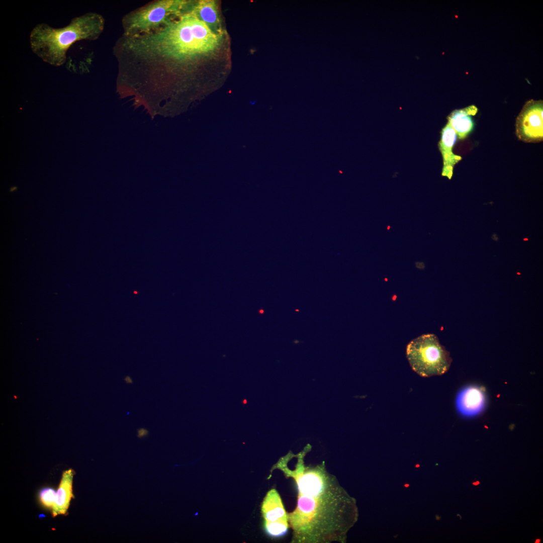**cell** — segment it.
<instances>
[{"label":"cell","mask_w":543,"mask_h":543,"mask_svg":"<svg viewBox=\"0 0 543 543\" xmlns=\"http://www.w3.org/2000/svg\"><path fill=\"white\" fill-rule=\"evenodd\" d=\"M105 20L101 14L88 12L72 18L66 26L55 28L45 23L32 29L29 37L32 52L44 62L60 66L66 60V53L74 43L95 41L103 33Z\"/></svg>","instance_id":"7a4b0ae2"},{"label":"cell","mask_w":543,"mask_h":543,"mask_svg":"<svg viewBox=\"0 0 543 543\" xmlns=\"http://www.w3.org/2000/svg\"><path fill=\"white\" fill-rule=\"evenodd\" d=\"M477 109L474 106L452 111L447 117L448 123L456 132L459 138H464L473 128L471 115L475 114Z\"/></svg>","instance_id":"8fae6325"},{"label":"cell","mask_w":543,"mask_h":543,"mask_svg":"<svg viewBox=\"0 0 543 543\" xmlns=\"http://www.w3.org/2000/svg\"><path fill=\"white\" fill-rule=\"evenodd\" d=\"M74 472L72 469L64 471L62 476L61 482L56 494L54 504L52 508L54 517L65 514L70 505V502L73 497L72 481Z\"/></svg>","instance_id":"30bf717a"},{"label":"cell","mask_w":543,"mask_h":543,"mask_svg":"<svg viewBox=\"0 0 543 543\" xmlns=\"http://www.w3.org/2000/svg\"><path fill=\"white\" fill-rule=\"evenodd\" d=\"M540 541H541V539L540 538H538L536 539L535 541H534V543H539V542H540Z\"/></svg>","instance_id":"2e32d148"},{"label":"cell","mask_w":543,"mask_h":543,"mask_svg":"<svg viewBox=\"0 0 543 543\" xmlns=\"http://www.w3.org/2000/svg\"><path fill=\"white\" fill-rule=\"evenodd\" d=\"M190 11L204 22L213 32L222 35L220 19L215 1H193Z\"/></svg>","instance_id":"9c48e42d"},{"label":"cell","mask_w":543,"mask_h":543,"mask_svg":"<svg viewBox=\"0 0 543 543\" xmlns=\"http://www.w3.org/2000/svg\"><path fill=\"white\" fill-rule=\"evenodd\" d=\"M472 484H473V485H475V486H477V485H479V484H480V482H479V481H476V482H473V483H472Z\"/></svg>","instance_id":"9a60e30c"},{"label":"cell","mask_w":543,"mask_h":543,"mask_svg":"<svg viewBox=\"0 0 543 543\" xmlns=\"http://www.w3.org/2000/svg\"><path fill=\"white\" fill-rule=\"evenodd\" d=\"M123 380L127 384H131L133 383L132 378L129 376H126Z\"/></svg>","instance_id":"5bb4252c"},{"label":"cell","mask_w":543,"mask_h":543,"mask_svg":"<svg viewBox=\"0 0 543 543\" xmlns=\"http://www.w3.org/2000/svg\"><path fill=\"white\" fill-rule=\"evenodd\" d=\"M542 127V101L531 100L524 105L516 118V136L526 143L540 142Z\"/></svg>","instance_id":"5b68a950"},{"label":"cell","mask_w":543,"mask_h":543,"mask_svg":"<svg viewBox=\"0 0 543 543\" xmlns=\"http://www.w3.org/2000/svg\"><path fill=\"white\" fill-rule=\"evenodd\" d=\"M458 412L466 417L480 414L486 404L485 392L480 387L470 386L462 389L457 394L456 400Z\"/></svg>","instance_id":"52a82bcc"},{"label":"cell","mask_w":543,"mask_h":543,"mask_svg":"<svg viewBox=\"0 0 543 543\" xmlns=\"http://www.w3.org/2000/svg\"><path fill=\"white\" fill-rule=\"evenodd\" d=\"M192 2L157 0L132 11L122 19V35L134 36L156 32L189 12Z\"/></svg>","instance_id":"3957f363"},{"label":"cell","mask_w":543,"mask_h":543,"mask_svg":"<svg viewBox=\"0 0 543 543\" xmlns=\"http://www.w3.org/2000/svg\"><path fill=\"white\" fill-rule=\"evenodd\" d=\"M56 492L50 488L42 489L39 494L42 503L47 508H52L55 500Z\"/></svg>","instance_id":"7c38bea8"},{"label":"cell","mask_w":543,"mask_h":543,"mask_svg":"<svg viewBox=\"0 0 543 543\" xmlns=\"http://www.w3.org/2000/svg\"><path fill=\"white\" fill-rule=\"evenodd\" d=\"M310 445L295 455L297 463L289 468L281 458L274 469L282 470L296 483L298 494L296 508L287 513L293 543L343 542L347 529L346 515L351 500L335 477L329 473L324 462L306 466L304 457Z\"/></svg>","instance_id":"6da1fadb"},{"label":"cell","mask_w":543,"mask_h":543,"mask_svg":"<svg viewBox=\"0 0 543 543\" xmlns=\"http://www.w3.org/2000/svg\"><path fill=\"white\" fill-rule=\"evenodd\" d=\"M457 515H458V516H459L460 517V518H461V519L462 518V517H461V516L459 515V514H458Z\"/></svg>","instance_id":"e0dca14e"},{"label":"cell","mask_w":543,"mask_h":543,"mask_svg":"<svg viewBox=\"0 0 543 543\" xmlns=\"http://www.w3.org/2000/svg\"><path fill=\"white\" fill-rule=\"evenodd\" d=\"M406 355L412 369L424 377L441 375L449 369V352L433 334H423L407 345Z\"/></svg>","instance_id":"277c9868"},{"label":"cell","mask_w":543,"mask_h":543,"mask_svg":"<svg viewBox=\"0 0 543 543\" xmlns=\"http://www.w3.org/2000/svg\"><path fill=\"white\" fill-rule=\"evenodd\" d=\"M137 437L142 438L147 437L149 435V431L145 428H139L137 430Z\"/></svg>","instance_id":"4fadbf2b"},{"label":"cell","mask_w":543,"mask_h":543,"mask_svg":"<svg viewBox=\"0 0 543 543\" xmlns=\"http://www.w3.org/2000/svg\"><path fill=\"white\" fill-rule=\"evenodd\" d=\"M457 140V134L447 123L441 131L439 149L441 153L443 166L441 175L450 179L453 174V168L461 157L454 154L452 148Z\"/></svg>","instance_id":"ba28073f"},{"label":"cell","mask_w":543,"mask_h":543,"mask_svg":"<svg viewBox=\"0 0 543 543\" xmlns=\"http://www.w3.org/2000/svg\"><path fill=\"white\" fill-rule=\"evenodd\" d=\"M264 528L273 537L284 535L289 527L287 513L278 492L273 489L266 495L261 506Z\"/></svg>","instance_id":"8992f818"}]
</instances>
